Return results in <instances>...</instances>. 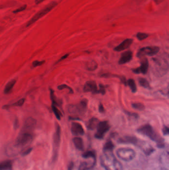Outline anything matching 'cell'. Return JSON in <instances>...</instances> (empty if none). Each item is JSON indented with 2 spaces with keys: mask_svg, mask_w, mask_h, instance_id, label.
<instances>
[{
  "mask_svg": "<svg viewBox=\"0 0 169 170\" xmlns=\"http://www.w3.org/2000/svg\"><path fill=\"white\" fill-rule=\"evenodd\" d=\"M100 163L105 170H122V165L113 152H104L100 157Z\"/></svg>",
  "mask_w": 169,
  "mask_h": 170,
  "instance_id": "obj_1",
  "label": "cell"
},
{
  "mask_svg": "<svg viewBox=\"0 0 169 170\" xmlns=\"http://www.w3.org/2000/svg\"><path fill=\"white\" fill-rule=\"evenodd\" d=\"M138 133L148 137L151 140L157 143L159 148H163L164 146V140L154 130L151 125H145L140 126L137 129Z\"/></svg>",
  "mask_w": 169,
  "mask_h": 170,
  "instance_id": "obj_2",
  "label": "cell"
},
{
  "mask_svg": "<svg viewBox=\"0 0 169 170\" xmlns=\"http://www.w3.org/2000/svg\"><path fill=\"white\" fill-rule=\"evenodd\" d=\"M58 5L57 2H52L49 3L46 6L44 7V8L41 9L40 10H39L37 13L35 14L33 17H32L31 19H30L29 22H27L26 25V27H29L31 25H32L34 22H37L39 19L42 18V17L45 16L46 15H47L48 13L52 10L56 6Z\"/></svg>",
  "mask_w": 169,
  "mask_h": 170,
  "instance_id": "obj_3",
  "label": "cell"
},
{
  "mask_svg": "<svg viewBox=\"0 0 169 170\" xmlns=\"http://www.w3.org/2000/svg\"><path fill=\"white\" fill-rule=\"evenodd\" d=\"M87 106L88 100L84 99L77 105H70L68 108V111L71 114L82 115L87 111Z\"/></svg>",
  "mask_w": 169,
  "mask_h": 170,
  "instance_id": "obj_4",
  "label": "cell"
},
{
  "mask_svg": "<svg viewBox=\"0 0 169 170\" xmlns=\"http://www.w3.org/2000/svg\"><path fill=\"white\" fill-rule=\"evenodd\" d=\"M116 154L119 158L125 162H129L136 156V152L131 148H121L118 149Z\"/></svg>",
  "mask_w": 169,
  "mask_h": 170,
  "instance_id": "obj_5",
  "label": "cell"
},
{
  "mask_svg": "<svg viewBox=\"0 0 169 170\" xmlns=\"http://www.w3.org/2000/svg\"><path fill=\"white\" fill-rule=\"evenodd\" d=\"M159 51L160 48L156 46H146L139 49L136 54V56L139 58L143 57L145 56H152L157 54Z\"/></svg>",
  "mask_w": 169,
  "mask_h": 170,
  "instance_id": "obj_6",
  "label": "cell"
},
{
  "mask_svg": "<svg viewBox=\"0 0 169 170\" xmlns=\"http://www.w3.org/2000/svg\"><path fill=\"white\" fill-rule=\"evenodd\" d=\"M155 66V74L156 76H164L168 71L169 65L167 61H161L157 59H153Z\"/></svg>",
  "mask_w": 169,
  "mask_h": 170,
  "instance_id": "obj_7",
  "label": "cell"
},
{
  "mask_svg": "<svg viewBox=\"0 0 169 170\" xmlns=\"http://www.w3.org/2000/svg\"><path fill=\"white\" fill-rule=\"evenodd\" d=\"M110 128L109 122L107 121L99 122L97 127V132L95 134V137L98 139H102L104 138L106 133Z\"/></svg>",
  "mask_w": 169,
  "mask_h": 170,
  "instance_id": "obj_8",
  "label": "cell"
},
{
  "mask_svg": "<svg viewBox=\"0 0 169 170\" xmlns=\"http://www.w3.org/2000/svg\"><path fill=\"white\" fill-rule=\"evenodd\" d=\"M33 136L32 134L26 132H22L16 140L17 146H24L32 141Z\"/></svg>",
  "mask_w": 169,
  "mask_h": 170,
  "instance_id": "obj_9",
  "label": "cell"
},
{
  "mask_svg": "<svg viewBox=\"0 0 169 170\" xmlns=\"http://www.w3.org/2000/svg\"><path fill=\"white\" fill-rule=\"evenodd\" d=\"M149 69V62L146 58H143L140 62V66L139 67L132 69V71L134 74H142L145 75L147 74Z\"/></svg>",
  "mask_w": 169,
  "mask_h": 170,
  "instance_id": "obj_10",
  "label": "cell"
},
{
  "mask_svg": "<svg viewBox=\"0 0 169 170\" xmlns=\"http://www.w3.org/2000/svg\"><path fill=\"white\" fill-rule=\"evenodd\" d=\"M36 120L31 117H29L25 120L24 123L22 132H26L31 133V132L35 128L36 125Z\"/></svg>",
  "mask_w": 169,
  "mask_h": 170,
  "instance_id": "obj_11",
  "label": "cell"
},
{
  "mask_svg": "<svg viewBox=\"0 0 169 170\" xmlns=\"http://www.w3.org/2000/svg\"><path fill=\"white\" fill-rule=\"evenodd\" d=\"M83 91L85 93L91 92L93 94H97L98 88L95 81H87L84 86Z\"/></svg>",
  "mask_w": 169,
  "mask_h": 170,
  "instance_id": "obj_12",
  "label": "cell"
},
{
  "mask_svg": "<svg viewBox=\"0 0 169 170\" xmlns=\"http://www.w3.org/2000/svg\"><path fill=\"white\" fill-rule=\"evenodd\" d=\"M71 132L72 134L76 136L83 135L84 134V130L82 125L77 122H72L71 127Z\"/></svg>",
  "mask_w": 169,
  "mask_h": 170,
  "instance_id": "obj_13",
  "label": "cell"
},
{
  "mask_svg": "<svg viewBox=\"0 0 169 170\" xmlns=\"http://www.w3.org/2000/svg\"><path fill=\"white\" fill-rule=\"evenodd\" d=\"M133 42L132 39L127 38L123 41L119 45L114 48V50L117 52H120L129 48Z\"/></svg>",
  "mask_w": 169,
  "mask_h": 170,
  "instance_id": "obj_14",
  "label": "cell"
},
{
  "mask_svg": "<svg viewBox=\"0 0 169 170\" xmlns=\"http://www.w3.org/2000/svg\"><path fill=\"white\" fill-rule=\"evenodd\" d=\"M132 56L133 54L131 51L128 50L123 52L121 54V57L119 59V64L123 65L130 62L132 59Z\"/></svg>",
  "mask_w": 169,
  "mask_h": 170,
  "instance_id": "obj_15",
  "label": "cell"
},
{
  "mask_svg": "<svg viewBox=\"0 0 169 170\" xmlns=\"http://www.w3.org/2000/svg\"><path fill=\"white\" fill-rule=\"evenodd\" d=\"M118 141L120 143L132 144L136 145H138L139 143V141L137 138L131 136H126L122 138H120Z\"/></svg>",
  "mask_w": 169,
  "mask_h": 170,
  "instance_id": "obj_16",
  "label": "cell"
},
{
  "mask_svg": "<svg viewBox=\"0 0 169 170\" xmlns=\"http://www.w3.org/2000/svg\"><path fill=\"white\" fill-rule=\"evenodd\" d=\"M61 127L59 125L57 124L56 126V132L54 133V137H53V141H54V148H58L60 145V143L61 141Z\"/></svg>",
  "mask_w": 169,
  "mask_h": 170,
  "instance_id": "obj_17",
  "label": "cell"
},
{
  "mask_svg": "<svg viewBox=\"0 0 169 170\" xmlns=\"http://www.w3.org/2000/svg\"><path fill=\"white\" fill-rule=\"evenodd\" d=\"M99 123V120L96 118H92L89 120L87 123V127L88 129L93 130L97 128V125Z\"/></svg>",
  "mask_w": 169,
  "mask_h": 170,
  "instance_id": "obj_18",
  "label": "cell"
},
{
  "mask_svg": "<svg viewBox=\"0 0 169 170\" xmlns=\"http://www.w3.org/2000/svg\"><path fill=\"white\" fill-rule=\"evenodd\" d=\"M73 142L75 147L79 150H82L84 149V144L83 140L81 137H75L73 139Z\"/></svg>",
  "mask_w": 169,
  "mask_h": 170,
  "instance_id": "obj_19",
  "label": "cell"
},
{
  "mask_svg": "<svg viewBox=\"0 0 169 170\" xmlns=\"http://www.w3.org/2000/svg\"><path fill=\"white\" fill-rule=\"evenodd\" d=\"M17 81L15 80H12L11 81L8 82L6 85L5 87L4 88L3 93L5 94H8L12 91V90L15 85Z\"/></svg>",
  "mask_w": 169,
  "mask_h": 170,
  "instance_id": "obj_20",
  "label": "cell"
},
{
  "mask_svg": "<svg viewBox=\"0 0 169 170\" xmlns=\"http://www.w3.org/2000/svg\"><path fill=\"white\" fill-rule=\"evenodd\" d=\"M95 163H89L88 162H82L79 167V170H91L94 168Z\"/></svg>",
  "mask_w": 169,
  "mask_h": 170,
  "instance_id": "obj_21",
  "label": "cell"
},
{
  "mask_svg": "<svg viewBox=\"0 0 169 170\" xmlns=\"http://www.w3.org/2000/svg\"><path fill=\"white\" fill-rule=\"evenodd\" d=\"M12 163L10 161L7 160L0 163V170H11Z\"/></svg>",
  "mask_w": 169,
  "mask_h": 170,
  "instance_id": "obj_22",
  "label": "cell"
},
{
  "mask_svg": "<svg viewBox=\"0 0 169 170\" xmlns=\"http://www.w3.org/2000/svg\"><path fill=\"white\" fill-rule=\"evenodd\" d=\"M98 67V64L94 61H91L87 62L86 64V70L89 71H93L95 70Z\"/></svg>",
  "mask_w": 169,
  "mask_h": 170,
  "instance_id": "obj_23",
  "label": "cell"
},
{
  "mask_svg": "<svg viewBox=\"0 0 169 170\" xmlns=\"http://www.w3.org/2000/svg\"><path fill=\"white\" fill-rule=\"evenodd\" d=\"M82 157L86 159H91L92 160H96V154L94 151H87L82 154Z\"/></svg>",
  "mask_w": 169,
  "mask_h": 170,
  "instance_id": "obj_24",
  "label": "cell"
},
{
  "mask_svg": "<svg viewBox=\"0 0 169 170\" xmlns=\"http://www.w3.org/2000/svg\"><path fill=\"white\" fill-rule=\"evenodd\" d=\"M25 99L24 98H22V99H19L18 101H17V102L14 103V104H8V105H6V106H3V108H10V107H14V106H17V107H18V106H23V104H24V103L25 102Z\"/></svg>",
  "mask_w": 169,
  "mask_h": 170,
  "instance_id": "obj_25",
  "label": "cell"
},
{
  "mask_svg": "<svg viewBox=\"0 0 169 170\" xmlns=\"http://www.w3.org/2000/svg\"><path fill=\"white\" fill-rule=\"evenodd\" d=\"M138 82H139V85L143 88L148 90L151 89V87L148 81L145 78H140L138 79Z\"/></svg>",
  "mask_w": 169,
  "mask_h": 170,
  "instance_id": "obj_26",
  "label": "cell"
},
{
  "mask_svg": "<svg viewBox=\"0 0 169 170\" xmlns=\"http://www.w3.org/2000/svg\"><path fill=\"white\" fill-rule=\"evenodd\" d=\"M114 145L112 142L109 140L107 142L103 147V152H113L114 149Z\"/></svg>",
  "mask_w": 169,
  "mask_h": 170,
  "instance_id": "obj_27",
  "label": "cell"
},
{
  "mask_svg": "<svg viewBox=\"0 0 169 170\" xmlns=\"http://www.w3.org/2000/svg\"><path fill=\"white\" fill-rule=\"evenodd\" d=\"M127 85L131 88V92L133 93H136L137 92V87L134 80L129 79L127 81Z\"/></svg>",
  "mask_w": 169,
  "mask_h": 170,
  "instance_id": "obj_28",
  "label": "cell"
},
{
  "mask_svg": "<svg viewBox=\"0 0 169 170\" xmlns=\"http://www.w3.org/2000/svg\"><path fill=\"white\" fill-rule=\"evenodd\" d=\"M52 110L53 111L54 115H55L56 118H57V120H61V117H62V115L61 113V111L57 108V106H55V105L52 104Z\"/></svg>",
  "mask_w": 169,
  "mask_h": 170,
  "instance_id": "obj_29",
  "label": "cell"
},
{
  "mask_svg": "<svg viewBox=\"0 0 169 170\" xmlns=\"http://www.w3.org/2000/svg\"><path fill=\"white\" fill-rule=\"evenodd\" d=\"M131 106L135 110H138L139 111H144L145 108L144 104H142V103H133L131 104Z\"/></svg>",
  "mask_w": 169,
  "mask_h": 170,
  "instance_id": "obj_30",
  "label": "cell"
},
{
  "mask_svg": "<svg viewBox=\"0 0 169 170\" xmlns=\"http://www.w3.org/2000/svg\"><path fill=\"white\" fill-rule=\"evenodd\" d=\"M58 89L59 90H62L64 89H67L69 91V93H70V94H73V93H74V91H73L72 88L68 86V85H60V86L58 87Z\"/></svg>",
  "mask_w": 169,
  "mask_h": 170,
  "instance_id": "obj_31",
  "label": "cell"
},
{
  "mask_svg": "<svg viewBox=\"0 0 169 170\" xmlns=\"http://www.w3.org/2000/svg\"><path fill=\"white\" fill-rule=\"evenodd\" d=\"M149 36V34H146V33H143V32H138L136 34V37L139 41H143L144 39L148 38Z\"/></svg>",
  "mask_w": 169,
  "mask_h": 170,
  "instance_id": "obj_32",
  "label": "cell"
},
{
  "mask_svg": "<svg viewBox=\"0 0 169 170\" xmlns=\"http://www.w3.org/2000/svg\"><path fill=\"white\" fill-rule=\"evenodd\" d=\"M50 97L52 101V104L55 105V106L58 105V103H57V100H56L55 94H54V91L52 89L50 90Z\"/></svg>",
  "mask_w": 169,
  "mask_h": 170,
  "instance_id": "obj_33",
  "label": "cell"
},
{
  "mask_svg": "<svg viewBox=\"0 0 169 170\" xmlns=\"http://www.w3.org/2000/svg\"><path fill=\"white\" fill-rule=\"evenodd\" d=\"M97 94L104 95L106 94V87L103 85L99 84V89H98Z\"/></svg>",
  "mask_w": 169,
  "mask_h": 170,
  "instance_id": "obj_34",
  "label": "cell"
},
{
  "mask_svg": "<svg viewBox=\"0 0 169 170\" xmlns=\"http://www.w3.org/2000/svg\"><path fill=\"white\" fill-rule=\"evenodd\" d=\"M45 63V61H34L32 63V67L33 68L37 67L39 66H41Z\"/></svg>",
  "mask_w": 169,
  "mask_h": 170,
  "instance_id": "obj_35",
  "label": "cell"
},
{
  "mask_svg": "<svg viewBox=\"0 0 169 170\" xmlns=\"http://www.w3.org/2000/svg\"><path fill=\"white\" fill-rule=\"evenodd\" d=\"M124 113L127 115H129V116H132V117H134V118H136V119H137L139 118L138 115L137 113H131V112H129V111H124Z\"/></svg>",
  "mask_w": 169,
  "mask_h": 170,
  "instance_id": "obj_36",
  "label": "cell"
},
{
  "mask_svg": "<svg viewBox=\"0 0 169 170\" xmlns=\"http://www.w3.org/2000/svg\"><path fill=\"white\" fill-rule=\"evenodd\" d=\"M26 7H27V6L25 5L22 6V7L19 8H17V10H14L13 13H15V14H17V13H19V12H22L23 10H25V9L26 8Z\"/></svg>",
  "mask_w": 169,
  "mask_h": 170,
  "instance_id": "obj_37",
  "label": "cell"
},
{
  "mask_svg": "<svg viewBox=\"0 0 169 170\" xmlns=\"http://www.w3.org/2000/svg\"><path fill=\"white\" fill-rule=\"evenodd\" d=\"M162 132L164 135H168L169 134V127L167 126H164L163 128Z\"/></svg>",
  "mask_w": 169,
  "mask_h": 170,
  "instance_id": "obj_38",
  "label": "cell"
},
{
  "mask_svg": "<svg viewBox=\"0 0 169 170\" xmlns=\"http://www.w3.org/2000/svg\"><path fill=\"white\" fill-rule=\"evenodd\" d=\"M99 111L100 113H104L105 112L104 106L102 104H100L99 106Z\"/></svg>",
  "mask_w": 169,
  "mask_h": 170,
  "instance_id": "obj_39",
  "label": "cell"
},
{
  "mask_svg": "<svg viewBox=\"0 0 169 170\" xmlns=\"http://www.w3.org/2000/svg\"><path fill=\"white\" fill-rule=\"evenodd\" d=\"M69 54H66L65 55H64V56H63L60 59H59V60L58 61V62H57V63H58L60 62L61 61H62L64 60L65 59H66L69 56Z\"/></svg>",
  "mask_w": 169,
  "mask_h": 170,
  "instance_id": "obj_40",
  "label": "cell"
},
{
  "mask_svg": "<svg viewBox=\"0 0 169 170\" xmlns=\"http://www.w3.org/2000/svg\"><path fill=\"white\" fill-rule=\"evenodd\" d=\"M32 148H29V149H27V150H26L24 153H23V155H29V154L32 151Z\"/></svg>",
  "mask_w": 169,
  "mask_h": 170,
  "instance_id": "obj_41",
  "label": "cell"
},
{
  "mask_svg": "<svg viewBox=\"0 0 169 170\" xmlns=\"http://www.w3.org/2000/svg\"><path fill=\"white\" fill-rule=\"evenodd\" d=\"M18 126H19V121H18V120H15V123H14V127L15 128H17L18 127Z\"/></svg>",
  "mask_w": 169,
  "mask_h": 170,
  "instance_id": "obj_42",
  "label": "cell"
},
{
  "mask_svg": "<svg viewBox=\"0 0 169 170\" xmlns=\"http://www.w3.org/2000/svg\"><path fill=\"white\" fill-rule=\"evenodd\" d=\"M153 1H154V2H155L156 3H157V4H159V3H162L164 1V0H153Z\"/></svg>",
  "mask_w": 169,
  "mask_h": 170,
  "instance_id": "obj_43",
  "label": "cell"
},
{
  "mask_svg": "<svg viewBox=\"0 0 169 170\" xmlns=\"http://www.w3.org/2000/svg\"><path fill=\"white\" fill-rule=\"evenodd\" d=\"M73 167H74V164H73L72 163H71L70 164V165H69L68 170H72V169L73 168Z\"/></svg>",
  "mask_w": 169,
  "mask_h": 170,
  "instance_id": "obj_44",
  "label": "cell"
},
{
  "mask_svg": "<svg viewBox=\"0 0 169 170\" xmlns=\"http://www.w3.org/2000/svg\"><path fill=\"white\" fill-rule=\"evenodd\" d=\"M44 0H35V3L36 4H39V3H42V2H43Z\"/></svg>",
  "mask_w": 169,
  "mask_h": 170,
  "instance_id": "obj_45",
  "label": "cell"
}]
</instances>
